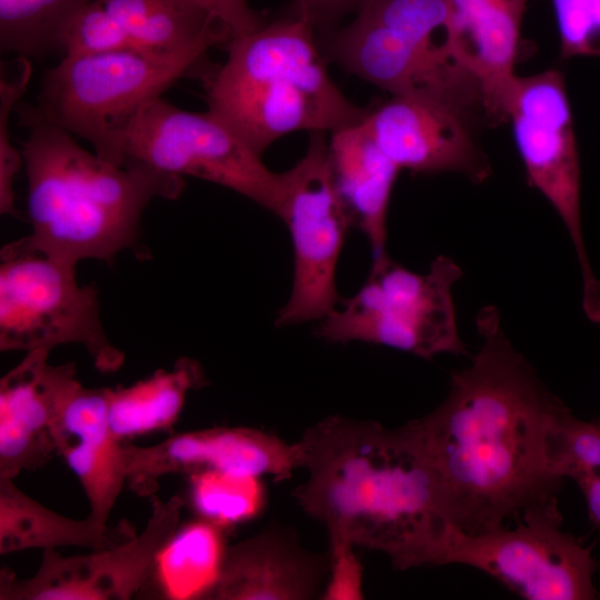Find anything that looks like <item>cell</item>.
Returning <instances> with one entry per match:
<instances>
[{
	"mask_svg": "<svg viewBox=\"0 0 600 600\" xmlns=\"http://www.w3.org/2000/svg\"><path fill=\"white\" fill-rule=\"evenodd\" d=\"M32 73L30 59L17 56L0 67V212L19 217L13 183L23 164L21 151L11 143L10 116L24 94Z\"/></svg>",
	"mask_w": 600,
	"mask_h": 600,
	"instance_id": "obj_28",
	"label": "cell"
},
{
	"mask_svg": "<svg viewBox=\"0 0 600 600\" xmlns=\"http://www.w3.org/2000/svg\"><path fill=\"white\" fill-rule=\"evenodd\" d=\"M363 122L400 171L456 172L477 183L490 176L477 138L486 119L451 96L433 90L394 94L371 107Z\"/></svg>",
	"mask_w": 600,
	"mask_h": 600,
	"instance_id": "obj_14",
	"label": "cell"
},
{
	"mask_svg": "<svg viewBox=\"0 0 600 600\" xmlns=\"http://www.w3.org/2000/svg\"><path fill=\"white\" fill-rule=\"evenodd\" d=\"M450 0H370L352 22L327 33L321 51L348 73L391 96L440 91L481 100L446 44Z\"/></svg>",
	"mask_w": 600,
	"mask_h": 600,
	"instance_id": "obj_6",
	"label": "cell"
},
{
	"mask_svg": "<svg viewBox=\"0 0 600 600\" xmlns=\"http://www.w3.org/2000/svg\"><path fill=\"white\" fill-rule=\"evenodd\" d=\"M461 276L447 256L437 257L427 273L413 272L387 253L374 257L363 286L320 320L317 336L386 346L423 359L466 354L452 298Z\"/></svg>",
	"mask_w": 600,
	"mask_h": 600,
	"instance_id": "obj_7",
	"label": "cell"
},
{
	"mask_svg": "<svg viewBox=\"0 0 600 600\" xmlns=\"http://www.w3.org/2000/svg\"><path fill=\"white\" fill-rule=\"evenodd\" d=\"M328 556L308 551L281 527L226 546L217 581L204 600H310L321 597Z\"/></svg>",
	"mask_w": 600,
	"mask_h": 600,
	"instance_id": "obj_19",
	"label": "cell"
},
{
	"mask_svg": "<svg viewBox=\"0 0 600 600\" xmlns=\"http://www.w3.org/2000/svg\"><path fill=\"white\" fill-rule=\"evenodd\" d=\"M329 539L328 574L320 599H363V569L356 546L340 534H329Z\"/></svg>",
	"mask_w": 600,
	"mask_h": 600,
	"instance_id": "obj_30",
	"label": "cell"
},
{
	"mask_svg": "<svg viewBox=\"0 0 600 600\" xmlns=\"http://www.w3.org/2000/svg\"><path fill=\"white\" fill-rule=\"evenodd\" d=\"M183 500L151 498V513L140 533L87 554L42 551L38 570L19 579L0 573V600H129L153 577L157 559L179 528Z\"/></svg>",
	"mask_w": 600,
	"mask_h": 600,
	"instance_id": "obj_13",
	"label": "cell"
},
{
	"mask_svg": "<svg viewBox=\"0 0 600 600\" xmlns=\"http://www.w3.org/2000/svg\"><path fill=\"white\" fill-rule=\"evenodd\" d=\"M370 0H294L291 17L322 34L334 30L342 18L358 13Z\"/></svg>",
	"mask_w": 600,
	"mask_h": 600,
	"instance_id": "obj_31",
	"label": "cell"
},
{
	"mask_svg": "<svg viewBox=\"0 0 600 600\" xmlns=\"http://www.w3.org/2000/svg\"><path fill=\"white\" fill-rule=\"evenodd\" d=\"M123 466L127 486L153 498L168 474L213 470L286 480L300 469V460L296 442L249 427H214L174 433L151 446L124 442Z\"/></svg>",
	"mask_w": 600,
	"mask_h": 600,
	"instance_id": "obj_15",
	"label": "cell"
},
{
	"mask_svg": "<svg viewBox=\"0 0 600 600\" xmlns=\"http://www.w3.org/2000/svg\"><path fill=\"white\" fill-rule=\"evenodd\" d=\"M528 0H450L446 44L480 90L488 123L507 121Z\"/></svg>",
	"mask_w": 600,
	"mask_h": 600,
	"instance_id": "obj_18",
	"label": "cell"
},
{
	"mask_svg": "<svg viewBox=\"0 0 600 600\" xmlns=\"http://www.w3.org/2000/svg\"><path fill=\"white\" fill-rule=\"evenodd\" d=\"M123 166L139 161L228 188L277 214L284 172L269 170L247 141L210 110H182L163 97L146 103L128 128Z\"/></svg>",
	"mask_w": 600,
	"mask_h": 600,
	"instance_id": "obj_9",
	"label": "cell"
},
{
	"mask_svg": "<svg viewBox=\"0 0 600 600\" xmlns=\"http://www.w3.org/2000/svg\"><path fill=\"white\" fill-rule=\"evenodd\" d=\"M296 444L307 478L292 496L329 534L386 554L398 570L437 566L453 527L410 421L388 428L330 416Z\"/></svg>",
	"mask_w": 600,
	"mask_h": 600,
	"instance_id": "obj_2",
	"label": "cell"
},
{
	"mask_svg": "<svg viewBox=\"0 0 600 600\" xmlns=\"http://www.w3.org/2000/svg\"><path fill=\"white\" fill-rule=\"evenodd\" d=\"M222 529L197 519L178 528L161 550L153 577L167 599H201L214 586L224 552Z\"/></svg>",
	"mask_w": 600,
	"mask_h": 600,
	"instance_id": "obj_24",
	"label": "cell"
},
{
	"mask_svg": "<svg viewBox=\"0 0 600 600\" xmlns=\"http://www.w3.org/2000/svg\"><path fill=\"white\" fill-rule=\"evenodd\" d=\"M504 527L463 533L452 528L437 566L462 564L501 582L528 600H592L598 569L592 547L582 546L561 528L558 499L533 506Z\"/></svg>",
	"mask_w": 600,
	"mask_h": 600,
	"instance_id": "obj_8",
	"label": "cell"
},
{
	"mask_svg": "<svg viewBox=\"0 0 600 600\" xmlns=\"http://www.w3.org/2000/svg\"><path fill=\"white\" fill-rule=\"evenodd\" d=\"M329 152L352 226L366 236L374 257L387 253L389 206L400 169L381 151L363 121L332 132Z\"/></svg>",
	"mask_w": 600,
	"mask_h": 600,
	"instance_id": "obj_21",
	"label": "cell"
},
{
	"mask_svg": "<svg viewBox=\"0 0 600 600\" xmlns=\"http://www.w3.org/2000/svg\"><path fill=\"white\" fill-rule=\"evenodd\" d=\"M20 122L28 129L21 153L32 229L3 247L1 257L39 253L74 266L82 259L111 263L120 251L137 247L149 203L174 200L183 191L182 177L139 161L111 163L58 126Z\"/></svg>",
	"mask_w": 600,
	"mask_h": 600,
	"instance_id": "obj_3",
	"label": "cell"
},
{
	"mask_svg": "<svg viewBox=\"0 0 600 600\" xmlns=\"http://www.w3.org/2000/svg\"><path fill=\"white\" fill-rule=\"evenodd\" d=\"M76 267L39 253L1 257L0 350L80 344L100 372H117L124 353L103 329L96 284H79Z\"/></svg>",
	"mask_w": 600,
	"mask_h": 600,
	"instance_id": "obj_10",
	"label": "cell"
},
{
	"mask_svg": "<svg viewBox=\"0 0 600 600\" xmlns=\"http://www.w3.org/2000/svg\"><path fill=\"white\" fill-rule=\"evenodd\" d=\"M189 499L199 519L224 530L256 518L266 504L262 478L203 470L189 474Z\"/></svg>",
	"mask_w": 600,
	"mask_h": 600,
	"instance_id": "obj_26",
	"label": "cell"
},
{
	"mask_svg": "<svg viewBox=\"0 0 600 600\" xmlns=\"http://www.w3.org/2000/svg\"><path fill=\"white\" fill-rule=\"evenodd\" d=\"M230 39L218 19L189 0H94L66 28L61 52H176Z\"/></svg>",
	"mask_w": 600,
	"mask_h": 600,
	"instance_id": "obj_16",
	"label": "cell"
},
{
	"mask_svg": "<svg viewBox=\"0 0 600 600\" xmlns=\"http://www.w3.org/2000/svg\"><path fill=\"white\" fill-rule=\"evenodd\" d=\"M208 50L64 54L44 72L37 104L18 103L16 109L22 119L49 122L86 139L99 157L123 166V139L134 117L186 76L204 83L216 70L207 61Z\"/></svg>",
	"mask_w": 600,
	"mask_h": 600,
	"instance_id": "obj_5",
	"label": "cell"
},
{
	"mask_svg": "<svg viewBox=\"0 0 600 600\" xmlns=\"http://www.w3.org/2000/svg\"><path fill=\"white\" fill-rule=\"evenodd\" d=\"M123 443L108 420V388H86L73 393L57 432V454L78 478L89 501V516L108 526L109 516L127 486Z\"/></svg>",
	"mask_w": 600,
	"mask_h": 600,
	"instance_id": "obj_20",
	"label": "cell"
},
{
	"mask_svg": "<svg viewBox=\"0 0 600 600\" xmlns=\"http://www.w3.org/2000/svg\"><path fill=\"white\" fill-rule=\"evenodd\" d=\"M134 534L129 523L100 526L90 516L78 520L60 514L23 492L13 479L0 478V554L61 547L106 549Z\"/></svg>",
	"mask_w": 600,
	"mask_h": 600,
	"instance_id": "obj_22",
	"label": "cell"
},
{
	"mask_svg": "<svg viewBox=\"0 0 600 600\" xmlns=\"http://www.w3.org/2000/svg\"><path fill=\"white\" fill-rule=\"evenodd\" d=\"M507 121L529 184L552 206L571 238L582 273L584 312L593 322H600V281L591 270L583 242L580 158L562 73L551 69L517 76Z\"/></svg>",
	"mask_w": 600,
	"mask_h": 600,
	"instance_id": "obj_12",
	"label": "cell"
},
{
	"mask_svg": "<svg viewBox=\"0 0 600 600\" xmlns=\"http://www.w3.org/2000/svg\"><path fill=\"white\" fill-rule=\"evenodd\" d=\"M94 0H0V47L27 58L61 53L70 21Z\"/></svg>",
	"mask_w": 600,
	"mask_h": 600,
	"instance_id": "obj_25",
	"label": "cell"
},
{
	"mask_svg": "<svg viewBox=\"0 0 600 600\" xmlns=\"http://www.w3.org/2000/svg\"><path fill=\"white\" fill-rule=\"evenodd\" d=\"M226 46L227 61L204 82L208 110L260 156L288 133H332L369 112L332 81L316 32L298 18L266 23Z\"/></svg>",
	"mask_w": 600,
	"mask_h": 600,
	"instance_id": "obj_4",
	"label": "cell"
},
{
	"mask_svg": "<svg viewBox=\"0 0 600 600\" xmlns=\"http://www.w3.org/2000/svg\"><path fill=\"white\" fill-rule=\"evenodd\" d=\"M50 352L28 351L0 379V478L16 480L57 454L62 413L81 383L77 364H52Z\"/></svg>",
	"mask_w": 600,
	"mask_h": 600,
	"instance_id": "obj_17",
	"label": "cell"
},
{
	"mask_svg": "<svg viewBox=\"0 0 600 600\" xmlns=\"http://www.w3.org/2000/svg\"><path fill=\"white\" fill-rule=\"evenodd\" d=\"M553 460L558 477L577 483L600 530V420H580L569 410L556 434Z\"/></svg>",
	"mask_w": 600,
	"mask_h": 600,
	"instance_id": "obj_27",
	"label": "cell"
},
{
	"mask_svg": "<svg viewBox=\"0 0 600 600\" xmlns=\"http://www.w3.org/2000/svg\"><path fill=\"white\" fill-rule=\"evenodd\" d=\"M208 11L228 30L231 39L254 32L266 24L247 0H189ZM230 39V40H231Z\"/></svg>",
	"mask_w": 600,
	"mask_h": 600,
	"instance_id": "obj_32",
	"label": "cell"
},
{
	"mask_svg": "<svg viewBox=\"0 0 600 600\" xmlns=\"http://www.w3.org/2000/svg\"><path fill=\"white\" fill-rule=\"evenodd\" d=\"M324 133L311 132L304 156L284 171L277 216L290 233L293 280L290 297L277 314L279 327L320 321L340 303L337 267L352 222L336 183Z\"/></svg>",
	"mask_w": 600,
	"mask_h": 600,
	"instance_id": "obj_11",
	"label": "cell"
},
{
	"mask_svg": "<svg viewBox=\"0 0 600 600\" xmlns=\"http://www.w3.org/2000/svg\"><path fill=\"white\" fill-rule=\"evenodd\" d=\"M471 363L434 410L411 420L437 473L451 526L482 533L557 498L553 450L569 409L509 342L497 309L477 318Z\"/></svg>",
	"mask_w": 600,
	"mask_h": 600,
	"instance_id": "obj_1",
	"label": "cell"
},
{
	"mask_svg": "<svg viewBox=\"0 0 600 600\" xmlns=\"http://www.w3.org/2000/svg\"><path fill=\"white\" fill-rule=\"evenodd\" d=\"M207 384L201 364L181 357L169 370L159 369L128 387L108 388V420L122 441L167 430L179 419L192 390Z\"/></svg>",
	"mask_w": 600,
	"mask_h": 600,
	"instance_id": "obj_23",
	"label": "cell"
},
{
	"mask_svg": "<svg viewBox=\"0 0 600 600\" xmlns=\"http://www.w3.org/2000/svg\"><path fill=\"white\" fill-rule=\"evenodd\" d=\"M564 59L600 58V0H551Z\"/></svg>",
	"mask_w": 600,
	"mask_h": 600,
	"instance_id": "obj_29",
	"label": "cell"
}]
</instances>
